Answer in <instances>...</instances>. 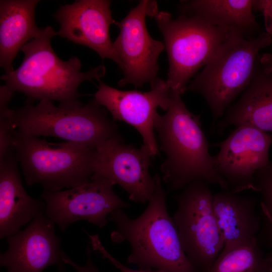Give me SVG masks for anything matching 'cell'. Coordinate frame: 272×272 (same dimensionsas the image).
Returning a JSON list of instances; mask_svg holds the SVG:
<instances>
[{
    "label": "cell",
    "instance_id": "9",
    "mask_svg": "<svg viewBox=\"0 0 272 272\" xmlns=\"http://www.w3.org/2000/svg\"><path fill=\"white\" fill-rule=\"evenodd\" d=\"M158 12L156 1H140L123 19L114 23L119 33L113 45L123 73L119 86L142 88L148 83L152 87L158 80V59L165 47L150 36L146 25V18H154Z\"/></svg>",
    "mask_w": 272,
    "mask_h": 272
},
{
    "label": "cell",
    "instance_id": "28",
    "mask_svg": "<svg viewBox=\"0 0 272 272\" xmlns=\"http://www.w3.org/2000/svg\"><path fill=\"white\" fill-rule=\"evenodd\" d=\"M267 243L268 245V246L269 247V248L270 249V251L269 253H268V255L270 256H272V238H269L267 240Z\"/></svg>",
    "mask_w": 272,
    "mask_h": 272
},
{
    "label": "cell",
    "instance_id": "22",
    "mask_svg": "<svg viewBox=\"0 0 272 272\" xmlns=\"http://www.w3.org/2000/svg\"><path fill=\"white\" fill-rule=\"evenodd\" d=\"M13 93L7 86L0 87V161L13 148L16 128L13 122L14 109L9 107Z\"/></svg>",
    "mask_w": 272,
    "mask_h": 272
},
{
    "label": "cell",
    "instance_id": "11",
    "mask_svg": "<svg viewBox=\"0 0 272 272\" xmlns=\"http://www.w3.org/2000/svg\"><path fill=\"white\" fill-rule=\"evenodd\" d=\"M272 135L254 127L241 125L223 141L212 144L219 148L213 156L216 172L226 182L228 190L235 193L256 191L254 175L271 163L269 151Z\"/></svg>",
    "mask_w": 272,
    "mask_h": 272
},
{
    "label": "cell",
    "instance_id": "7",
    "mask_svg": "<svg viewBox=\"0 0 272 272\" xmlns=\"http://www.w3.org/2000/svg\"><path fill=\"white\" fill-rule=\"evenodd\" d=\"M154 18L163 36L168 57L166 84L181 95L187 91L189 80L235 30L210 25L191 15L173 18L165 11H159Z\"/></svg>",
    "mask_w": 272,
    "mask_h": 272
},
{
    "label": "cell",
    "instance_id": "10",
    "mask_svg": "<svg viewBox=\"0 0 272 272\" xmlns=\"http://www.w3.org/2000/svg\"><path fill=\"white\" fill-rule=\"evenodd\" d=\"M114 185L109 180L97 178L64 190H44L41 198L46 205L45 215L62 231L81 220L103 227L109 221L108 217L111 213L129 206L114 192Z\"/></svg>",
    "mask_w": 272,
    "mask_h": 272
},
{
    "label": "cell",
    "instance_id": "3",
    "mask_svg": "<svg viewBox=\"0 0 272 272\" xmlns=\"http://www.w3.org/2000/svg\"><path fill=\"white\" fill-rule=\"evenodd\" d=\"M55 35L52 27L42 28L21 48L24 57L19 67L1 77L13 92L26 95L27 104L45 100L57 101L62 106L78 105L82 103L79 99V86L93 79L99 81L106 73L103 65L81 72V62L76 56L66 61L60 59L51 45Z\"/></svg>",
    "mask_w": 272,
    "mask_h": 272
},
{
    "label": "cell",
    "instance_id": "4",
    "mask_svg": "<svg viewBox=\"0 0 272 272\" xmlns=\"http://www.w3.org/2000/svg\"><path fill=\"white\" fill-rule=\"evenodd\" d=\"M272 36L265 31L248 38L234 30L218 47L187 91L200 94L212 112L213 128L252 78L259 51L269 46Z\"/></svg>",
    "mask_w": 272,
    "mask_h": 272
},
{
    "label": "cell",
    "instance_id": "15",
    "mask_svg": "<svg viewBox=\"0 0 272 272\" xmlns=\"http://www.w3.org/2000/svg\"><path fill=\"white\" fill-rule=\"evenodd\" d=\"M54 223L41 214L23 230L7 237V250L0 255V263L7 272H42L51 265L63 269L60 239L55 233Z\"/></svg>",
    "mask_w": 272,
    "mask_h": 272
},
{
    "label": "cell",
    "instance_id": "13",
    "mask_svg": "<svg viewBox=\"0 0 272 272\" xmlns=\"http://www.w3.org/2000/svg\"><path fill=\"white\" fill-rule=\"evenodd\" d=\"M99 82L95 101L110 113L114 121H124L136 129L152 157L158 155L159 146L154 132L157 109L166 111L171 100L172 91L166 81L159 78L147 92L120 90Z\"/></svg>",
    "mask_w": 272,
    "mask_h": 272
},
{
    "label": "cell",
    "instance_id": "26",
    "mask_svg": "<svg viewBox=\"0 0 272 272\" xmlns=\"http://www.w3.org/2000/svg\"><path fill=\"white\" fill-rule=\"evenodd\" d=\"M92 251V250L90 248H88L87 262L84 266L75 263L63 252H62V260L63 262L73 267L78 272H100L92 261L91 257Z\"/></svg>",
    "mask_w": 272,
    "mask_h": 272
},
{
    "label": "cell",
    "instance_id": "12",
    "mask_svg": "<svg viewBox=\"0 0 272 272\" xmlns=\"http://www.w3.org/2000/svg\"><path fill=\"white\" fill-rule=\"evenodd\" d=\"M149 150L123 142L122 137L109 139L96 148L92 179L103 178L119 185L134 202L145 203L152 197L156 187L150 173Z\"/></svg>",
    "mask_w": 272,
    "mask_h": 272
},
{
    "label": "cell",
    "instance_id": "5",
    "mask_svg": "<svg viewBox=\"0 0 272 272\" xmlns=\"http://www.w3.org/2000/svg\"><path fill=\"white\" fill-rule=\"evenodd\" d=\"M13 148L29 186L41 185L51 192L91 180L96 148L65 141L55 143L16 129Z\"/></svg>",
    "mask_w": 272,
    "mask_h": 272
},
{
    "label": "cell",
    "instance_id": "21",
    "mask_svg": "<svg viewBox=\"0 0 272 272\" xmlns=\"http://www.w3.org/2000/svg\"><path fill=\"white\" fill-rule=\"evenodd\" d=\"M206 272H272V256L264 253L256 239L221 252Z\"/></svg>",
    "mask_w": 272,
    "mask_h": 272
},
{
    "label": "cell",
    "instance_id": "24",
    "mask_svg": "<svg viewBox=\"0 0 272 272\" xmlns=\"http://www.w3.org/2000/svg\"><path fill=\"white\" fill-rule=\"evenodd\" d=\"M90 239L92 249L96 250L100 253L102 257L107 259L111 264H112L120 272H166L162 270L152 269H133L127 267L123 264L121 262L115 258L110 253H109L105 248L102 245L99 238L97 234L90 235H89Z\"/></svg>",
    "mask_w": 272,
    "mask_h": 272
},
{
    "label": "cell",
    "instance_id": "19",
    "mask_svg": "<svg viewBox=\"0 0 272 272\" xmlns=\"http://www.w3.org/2000/svg\"><path fill=\"white\" fill-rule=\"evenodd\" d=\"M39 2L0 1V64L5 73L14 71L12 63L18 52L42 31L35 20V9Z\"/></svg>",
    "mask_w": 272,
    "mask_h": 272
},
{
    "label": "cell",
    "instance_id": "1",
    "mask_svg": "<svg viewBox=\"0 0 272 272\" xmlns=\"http://www.w3.org/2000/svg\"><path fill=\"white\" fill-rule=\"evenodd\" d=\"M171 91L168 110L163 115L158 113L154 124L159 148L165 155L160 167L162 181L171 191L181 190L196 181L228 190L226 182L215 170L200 116L187 108L180 93Z\"/></svg>",
    "mask_w": 272,
    "mask_h": 272
},
{
    "label": "cell",
    "instance_id": "2",
    "mask_svg": "<svg viewBox=\"0 0 272 272\" xmlns=\"http://www.w3.org/2000/svg\"><path fill=\"white\" fill-rule=\"evenodd\" d=\"M154 177L155 191L140 216L131 219L123 209L116 210L109 215L108 221L116 225L110 238L115 243L127 242L131 252L127 262L139 269L197 272L182 248L177 227L168 213L167 192L161 177L158 174Z\"/></svg>",
    "mask_w": 272,
    "mask_h": 272
},
{
    "label": "cell",
    "instance_id": "23",
    "mask_svg": "<svg viewBox=\"0 0 272 272\" xmlns=\"http://www.w3.org/2000/svg\"><path fill=\"white\" fill-rule=\"evenodd\" d=\"M256 191L260 193V207L267 225V239L272 238V163L260 168L254 175Z\"/></svg>",
    "mask_w": 272,
    "mask_h": 272
},
{
    "label": "cell",
    "instance_id": "14",
    "mask_svg": "<svg viewBox=\"0 0 272 272\" xmlns=\"http://www.w3.org/2000/svg\"><path fill=\"white\" fill-rule=\"evenodd\" d=\"M108 0H78L61 6L53 14L60 25L57 35L92 49L102 58L121 63L111 41L109 28L115 22Z\"/></svg>",
    "mask_w": 272,
    "mask_h": 272
},
{
    "label": "cell",
    "instance_id": "8",
    "mask_svg": "<svg viewBox=\"0 0 272 272\" xmlns=\"http://www.w3.org/2000/svg\"><path fill=\"white\" fill-rule=\"evenodd\" d=\"M208 183L196 181L176 194L173 219L182 248L197 272H206L222 251L224 242L215 216Z\"/></svg>",
    "mask_w": 272,
    "mask_h": 272
},
{
    "label": "cell",
    "instance_id": "25",
    "mask_svg": "<svg viewBox=\"0 0 272 272\" xmlns=\"http://www.w3.org/2000/svg\"><path fill=\"white\" fill-rule=\"evenodd\" d=\"M252 8L262 13L265 32L272 36V0H252Z\"/></svg>",
    "mask_w": 272,
    "mask_h": 272
},
{
    "label": "cell",
    "instance_id": "16",
    "mask_svg": "<svg viewBox=\"0 0 272 272\" xmlns=\"http://www.w3.org/2000/svg\"><path fill=\"white\" fill-rule=\"evenodd\" d=\"M248 125L272 132V66L258 55L251 80L217 123L222 134L229 126Z\"/></svg>",
    "mask_w": 272,
    "mask_h": 272
},
{
    "label": "cell",
    "instance_id": "6",
    "mask_svg": "<svg viewBox=\"0 0 272 272\" xmlns=\"http://www.w3.org/2000/svg\"><path fill=\"white\" fill-rule=\"evenodd\" d=\"M13 125L36 137H53L96 148L105 141L121 137L107 110L93 99L73 106L40 101L14 109Z\"/></svg>",
    "mask_w": 272,
    "mask_h": 272
},
{
    "label": "cell",
    "instance_id": "18",
    "mask_svg": "<svg viewBox=\"0 0 272 272\" xmlns=\"http://www.w3.org/2000/svg\"><path fill=\"white\" fill-rule=\"evenodd\" d=\"M258 201L252 196L222 190L213 195V210L224 240L221 252H227L257 239L261 220Z\"/></svg>",
    "mask_w": 272,
    "mask_h": 272
},
{
    "label": "cell",
    "instance_id": "17",
    "mask_svg": "<svg viewBox=\"0 0 272 272\" xmlns=\"http://www.w3.org/2000/svg\"><path fill=\"white\" fill-rule=\"evenodd\" d=\"M12 148L0 161V238L15 234L20 228L43 214V199L33 198L26 192Z\"/></svg>",
    "mask_w": 272,
    "mask_h": 272
},
{
    "label": "cell",
    "instance_id": "20",
    "mask_svg": "<svg viewBox=\"0 0 272 272\" xmlns=\"http://www.w3.org/2000/svg\"><path fill=\"white\" fill-rule=\"evenodd\" d=\"M252 0L182 1L181 14L196 16L210 25L236 30L248 38L261 33L252 8Z\"/></svg>",
    "mask_w": 272,
    "mask_h": 272
},
{
    "label": "cell",
    "instance_id": "27",
    "mask_svg": "<svg viewBox=\"0 0 272 272\" xmlns=\"http://www.w3.org/2000/svg\"><path fill=\"white\" fill-rule=\"evenodd\" d=\"M261 56L267 64L272 66V54L264 53Z\"/></svg>",
    "mask_w": 272,
    "mask_h": 272
}]
</instances>
